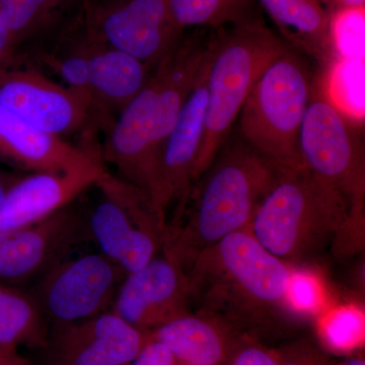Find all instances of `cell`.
<instances>
[{"instance_id":"obj_1","label":"cell","mask_w":365,"mask_h":365,"mask_svg":"<svg viewBox=\"0 0 365 365\" xmlns=\"http://www.w3.org/2000/svg\"><path fill=\"white\" fill-rule=\"evenodd\" d=\"M292 265L255 239L249 228L204 249L187 270L192 312L260 339L304 319L288 299Z\"/></svg>"},{"instance_id":"obj_2","label":"cell","mask_w":365,"mask_h":365,"mask_svg":"<svg viewBox=\"0 0 365 365\" xmlns=\"http://www.w3.org/2000/svg\"><path fill=\"white\" fill-rule=\"evenodd\" d=\"M280 170L237 131L230 133L207 170L177 204L174 220L165 225L162 253L187 272L204 249L249 228Z\"/></svg>"},{"instance_id":"obj_3","label":"cell","mask_w":365,"mask_h":365,"mask_svg":"<svg viewBox=\"0 0 365 365\" xmlns=\"http://www.w3.org/2000/svg\"><path fill=\"white\" fill-rule=\"evenodd\" d=\"M356 206L307 168L281 169L249 230L261 246L290 265L333 245Z\"/></svg>"},{"instance_id":"obj_4","label":"cell","mask_w":365,"mask_h":365,"mask_svg":"<svg viewBox=\"0 0 365 365\" xmlns=\"http://www.w3.org/2000/svg\"><path fill=\"white\" fill-rule=\"evenodd\" d=\"M212 34L215 50L208 74L205 125L194 182L207 170L232 133L255 83L287 47L260 16L212 29Z\"/></svg>"},{"instance_id":"obj_5","label":"cell","mask_w":365,"mask_h":365,"mask_svg":"<svg viewBox=\"0 0 365 365\" xmlns=\"http://www.w3.org/2000/svg\"><path fill=\"white\" fill-rule=\"evenodd\" d=\"M314 74L309 59L287 46L261 74L237 118V133L281 169L304 168L299 134Z\"/></svg>"},{"instance_id":"obj_6","label":"cell","mask_w":365,"mask_h":365,"mask_svg":"<svg viewBox=\"0 0 365 365\" xmlns=\"http://www.w3.org/2000/svg\"><path fill=\"white\" fill-rule=\"evenodd\" d=\"M95 187L86 207L91 242L125 273L143 268L162 253L167 220L145 192L108 170Z\"/></svg>"},{"instance_id":"obj_7","label":"cell","mask_w":365,"mask_h":365,"mask_svg":"<svg viewBox=\"0 0 365 365\" xmlns=\"http://www.w3.org/2000/svg\"><path fill=\"white\" fill-rule=\"evenodd\" d=\"M304 167L349 199L364 204L365 163L362 139L353 117L343 110L325 85V71L314 74L299 134Z\"/></svg>"},{"instance_id":"obj_8","label":"cell","mask_w":365,"mask_h":365,"mask_svg":"<svg viewBox=\"0 0 365 365\" xmlns=\"http://www.w3.org/2000/svg\"><path fill=\"white\" fill-rule=\"evenodd\" d=\"M85 34L153 67L184 36L169 0H83Z\"/></svg>"},{"instance_id":"obj_9","label":"cell","mask_w":365,"mask_h":365,"mask_svg":"<svg viewBox=\"0 0 365 365\" xmlns=\"http://www.w3.org/2000/svg\"><path fill=\"white\" fill-rule=\"evenodd\" d=\"M125 276L100 252L71 256L40 277L32 294L51 330L110 311Z\"/></svg>"},{"instance_id":"obj_10","label":"cell","mask_w":365,"mask_h":365,"mask_svg":"<svg viewBox=\"0 0 365 365\" xmlns=\"http://www.w3.org/2000/svg\"><path fill=\"white\" fill-rule=\"evenodd\" d=\"M78 199L40 222L0 232V281L38 280L91 242L86 207Z\"/></svg>"},{"instance_id":"obj_11","label":"cell","mask_w":365,"mask_h":365,"mask_svg":"<svg viewBox=\"0 0 365 365\" xmlns=\"http://www.w3.org/2000/svg\"><path fill=\"white\" fill-rule=\"evenodd\" d=\"M0 105L35 128L63 139L83 130L98 110L85 93L19 67L0 74Z\"/></svg>"},{"instance_id":"obj_12","label":"cell","mask_w":365,"mask_h":365,"mask_svg":"<svg viewBox=\"0 0 365 365\" xmlns=\"http://www.w3.org/2000/svg\"><path fill=\"white\" fill-rule=\"evenodd\" d=\"M110 312L145 333L192 313L191 287L185 269L160 253L126 274Z\"/></svg>"},{"instance_id":"obj_13","label":"cell","mask_w":365,"mask_h":365,"mask_svg":"<svg viewBox=\"0 0 365 365\" xmlns=\"http://www.w3.org/2000/svg\"><path fill=\"white\" fill-rule=\"evenodd\" d=\"M213 50L210 30L207 51L160 155L153 203L165 220L168 209L173 204L182 202L194 184V170L205 125L207 81Z\"/></svg>"},{"instance_id":"obj_14","label":"cell","mask_w":365,"mask_h":365,"mask_svg":"<svg viewBox=\"0 0 365 365\" xmlns=\"http://www.w3.org/2000/svg\"><path fill=\"white\" fill-rule=\"evenodd\" d=\"M150 336L108 311L52 328L45 349L49 365H128Z\"/></svg>"},{"instance_id":"obj_15","label":"cell","mask_w":365,"mask_h":365,"mask_svg":"<svg viewBox=\"0 0 365 365\" xmlns=\"http://www.w3.org/2000/svg\"><path fill=\"white\" fill-rule=\"evenodd\" d=\"M107 172L98 155L59 174H26L7 192L0 203V232L44 220L81 198Z\"/></svg>"},{"instance_id":"obj_16","label":"cell","mask_w":365,"mask_h":365,"mask_svg":"<svg viewBox=\"0 0 365 365\" xmlns=\"http://www.w3.org/2000/svg\"><path fill=\"white\" fill-rule=\"evenodd\" d=\"M288 47L314 60L319 71L340 63L336 35L338 16L328 0H257Z\"/></svg>"},{"instance_id":"obj_17","label":"cell","mask_w":365,"mask_h":365,"mask_svg":"<svg viewBox=\"0 0 365 365\" xmlns=\"http://www.w3.org/2000/svg\"><path fill=\"white\" fill-rule=\"evenodd\" d=\"M101 150L76 145L35 128L0 105V158L28 174H59L78 167Z\"/></svg>"},{"instance_id":"obj_18","label":"cell","mask_w":365,"mask_h":365,"mask_svg":"<svg viewBox=\"0 0 365 365\" xmlns=\"http://www.w3.org/2000/svg\"><path fill=\"white\" fill-rule=\"evenodd\" d=\"M91 98L98 111L119 113L136 97L153 74V67L83 34Z\"/></svg>"},{"instance_id":"obj_19","label":"cell","mask_w":365,"mask_h":365,"mask_svg":"<svg viewBox=\"0 0 365 365\" xmlns=\"http://www.w3.org/2000/svg\"><path fill=\"white\" fill-rule=\"evenodd\" d=\"M237 333L217 319L194 313L150 333L163 343L180 365H223Z\"/></svg>"},{"instance_id":"obj_20","label":"cell","mask_w":365,"mask_h":365,"mask_svg":"<svg viewBox=\"0 0 365 365\" xmlns=\"http://www.w3.org/2000/svg\"><path fill=\"white\" fill-rule=\"evenodd\" d=\"M49 337V323L32 292L0 281V345L14 351L21 346L45 349Z\"/></svg>"},{"instance_id":"obj_21","label":"cell","mask_w":365,"mask_h":365,"mask_svg":"<svg viewBox=\"0 0 365 365\" xmlns=\"http://www.w3.org/2000/svg\"><path fill=\"white\" fill-rule=\"evenodd\" d=\"M174 20L182 31L218 29L257 18V0H169Z\"/></svg>"},{"instance_id":"obj_22","label":"cell","mask_w":365,"mask_h":365,"mask_svg":"<svg viewBox=\"0 0 365 365\" xmlns=\"http://www.w3.org/2000/svg\"><path fill=\"white\" fill-rule=\"evenodd\" d=\"M71 0H0V13L19 46L42 32Z\"/></svg>"},{"instance_id":"obj_23","label":"cell","mask_w":365,"mask_h":365,"mask_svg":"<svg viewBox=\"0 0 365 365\" xmlns=\"http://www.w3.org/2000/svg\"><path fill=\"white\" fill-rule=\"evenodd\" d=\"M364 312L355 304L331 309L319 322V332L329 347L348 351L364 343Z\"/></svg>"},{"instance_id":"obj_24","label":"cell","mask_w":365,"mask_h":365,"mask_svg":"<svg viewBox=\"0 0 365 365\" xmlns=\"http://www.w3.org/2000/svg\"><path fill=\"white\" fill-rule=\"evenodd\" d=\"M288 299L295 311L304 318L316 314L325 302V292L321 280L312 272L292 269L288 285Z\"/></svg>"},{"instance_id":"obj_25","label":"cell","mask_w":365,"mask_h":365,"mask_svg":"<svg viewBox=\"0 0 365 365\" xmlns=\"http://www.w3.org/2000/svg\"><path fill=\"white\" fill-rule=\"evenodd\" d=\"M223 365H280L276 350L246 334L235 336Z\"/></svg>"},{"instance_id":"obj_26","label":"cell","mask_w":365,"mask_h":365,"mask_svg":"<svg viewBox=\"0 0 365 365\" xmlns=\"http://www.w3.org/2000/svg\"><path fill=\"white\" fill-rule=\"evenodd\" d=\"M276 351L280 365H334L332 360L309 339L288 343Z\"/></svg>"},{"instance_id":"obj_27","label":"cell","mask_w":365,"mask_h":365,"mask_svg":"<svg viewBox=\"0 0 365 365\" xmlns=\"http://www.w3.org/2000/svg\"><path fill=\"white\" fill-rule=\"evenodd\" d=\"M129 365H180L172 351L163 343L153 339L146 342Z\"/></svg>"},{"instance_id":"obj_28","label":"cell","mask_w":365,"mask_h":365,"mask_svg":"<svg viewBox=\"0 0 365 365\" xmlns=\"http://www.w3.org/2000/svg\"><path fill=\"white\" fill-rule=\"evenodd\" d=\"M20 46L0 13V74L18 67L21 61Z\"/></svg>"},{"instance_id":"obj_29","label":"cell","mask_w":365,"mask_h":365,"mask_svg":"<svg viewBox=\"0 0 365 365\" xmlns=\"http://www.w3.org/2000/svg\"><path fill=\"white\" fill-rule=\"evenodd\" d=\"M336 16L347 14H361L364 11L365 0H328Z\"/></svg>"},{"instance_id":"obj_30","label":"cell","mask_w":365,"mask_h":365,"mask_svg":"<svg viewBox=\"0 0 365 365\" xmlns=\"http://www.w3.org/2000/svg\"><path fill=\"white\" fill-rule=\"evenodd\" d=\"M0 365H30V362L18 351L0 345Z\"/></svg>"},{"instance_id":"obj_31","label":"cell","mask_w":365,"mask_h":365,"mask_svg":"<svg viewBox=\"0 0 365 365\" xmlns=\"http://www.w3.org/2000/svg\"><path fill=\"white\" fill-rule=\"evenodd\" d=\"M23 176L24 175L21 174H14V173L0 170V203L4 200L7 192H9V190L11 189V187Z\"/></svg>"},{"instance_id":"obj_32","label":"cell","mask_w":365,"mask_h":365,"mask_svg":"<svg viewBox=\"0 0 365 365\" xmlns=\"http://www.w3.org/2000/svg\"><path fill=\"white\" fill-rule=\"evenodd\" d=\"M334 365H365V359L364 355H353L349 359H346Z\"/></svg>"},{"instance_id":"obj_33","label":"cell","mask_w":365,"mask_h":365,"mask_svg":"<svg viewBox=\"0 0 365 365\" xmlns=\"http://www.w3.org/2000/svg\"><path fill=\"white\" fill-rule=\"evenodd\" d=\"M129 365V364H128Z\"/></svg>"}]
</instances>
